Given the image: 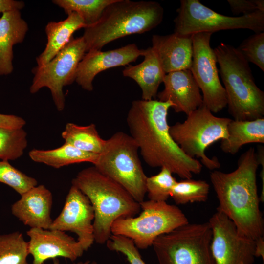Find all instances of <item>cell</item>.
Instances as JSON below:
<instances>
[{"instance_id": "6da1fadb", "label": "cell", "mask_w": 264, "mask_h": 264, "mask_svg": "<svg viewBox=\"0 0 264 264\" xmlns=\"http://www.w3.org/2000/svg\"><path fill=\"white\" fill-rule=\"evenodd\" d=\"M173 104L158 100H136L132 102L126 121L130 136L149 166L165 167L180 178H192L198 174L202 164L186 154L169 132L167 117Z\"/></svg>"}, {"instance_id": "7a4b0ae2", "label": "cell", "mask_w": 264, "mask_h": 264, "mask_svg": "<svg viewBox=\"0 0 264 264\" xmlns=\"http://www.w3.org/2000/svg\"><path fill=\"white\" fill-rule=\"evenodd\" d=\"M259 165L257 153L251 147L241 155L235 170H215L210 175L219 202L217 210L227 216L241 234L255 241L264 232L256 183Z\"/></svg>"}, {"instance_id": "3957f363", "label": "cell", "mask_w": 264, "mask_h": 264, "mask_svg": "<svg viewBox=\"0 0 264 264\" xmlns=\"http://www.w3.org/2000/svg\"><path fill=\"white\" fill-rule=\"evenodd\" d=\"M89 200L94 213V241L107 242L116 220L133 217L141 211L140 203L118 183L100 173L94 166L80 171L72 180Z\"/></svg>"}, {"instance_id": "277c9868", "label": "cell", "mask_w": 264, "mask_h": 264, "mask_svg": "<svg viewBox=\"0 0 264 264\" xmlns=\"http://www.w3.org/2000/svg\"><path fill=\"white\" fill-rule=\"evenodd\" d=\"M163 16V8L156 1L115 0L96 23L84 28L86 52L101 50L119 38L151 31L161 23Z\"/></svg>"}, {"instance_id": "5b68a950", "label": "cell", "mask_w": 264, "mask_h": 264, "mask_svg": "<svg viewBox=\"0 0 264 264\" xmlns=\"http://www.w3.org/2000/svg\"><path fill=\"white\" fill-rule=\"evenodd\" d=\"M224 86L229 113L235 120L264 116V93L256 85L249 63L237 48L221 43L214 49Z\"/></svg>"}, {"instance_id": "8992f818", "label": "cell", "mask_w": 264, "mask_h": 264, "mask_svg": "<svg viewBox=\"0 0 264 264\" xmlns=\"http://www.w3.org/2000/svg\"><path fill=\"white\" fill-rule=\"evenodd\" d=\"M135 141L123 132H118L106 140L94 166L102 174L125 189L138 202L146 194L145 175Z\"/></svg>"}, {"instance_id": "52a82bcc", "label": "cell", "mask_w": 264, "mask_h": 264, "mask_svg": "<svg viewBox=\"0 0 264 264\" xmlns=\"http://www.w3.org/2000/svg\"><path fill=\"white\" fill-rule=\"evenodd\" d=\"M232 119L215 116L203 104L188 115L183 122L170 126L169 132L182 151L190 157L200 158L210 170L220 167L216 157H208L205 150L215 142L227 138V126Z\"/></svg>"}, {"instance_id": "ba28073f", "label": "cell", "mask_w": 264, "mask_h": 264, "mask_svg": "<svg viewBox=\"0 0 264 264\" xmlns=\"http://www.w3.org/2000/svg\"><path fill=\"white\" fill-rule=\"evenodd\" d=\"M139 203L142 211L139 216L119 218L111 228V234L131 239L138 249H147L159 236L189 223L176 205L151 200Z\"/></svg>"}, {"instance_id": "9c48e42d", "label": "cell", "mask_w": 264, "mask_h": 264, "mask_svg": "<svg viewBox=\"0 0 264 264\" xmlns=\"http://www.w3.org/2000/svg\"><path fill=\"white\" fill-rule=\"evenodd\" d=\"M209 222L183 225L153 243L159 264H214Z\"/></svg>"}, {"instance_id": "30bf717a", "label": "cell", "mask_w": 264, "mask_h": 264, "mask_svg": "<svg viewBox=\"0 0 264 264\" xmlns=\"http://www.w3.org/2000/svg\"><path fill=\"white\" fill-rule=\"evenodd\" d=\"M174 20V33L190 36L200 32L213 33L220 30L246 29L254 33L264 31V12L256 11L238 17L218 13L198 0H181Z\"/></svg>"}, {"instance_id": "8fae6325", "label": "cell", "mask_w": 264, "mask_h": 264, "mask_svg": "<svg viewBox=\"0 0 264 264\" xmlns=\"http://www.w3.org/2000/svg\"><path fill=\"white\" fill-rule=\"evenodd\" d=\"M86 53V44L82 36L72 37L49 62L32 69L34 76L30 92L34 94L44 87L47 88L50 90L57 110L62 111L65 106L63 88L75 81L78 64Z\"/></svg>"}, {"instance_id": "7c38bea8", "label": "cell", "mask_w": 264, "mask_h": 264, "mask_svg": "<svg viewBox=\"0 0 264 264\" xmlns=\"http://www.w3.org/2000/svg\"><path fill=\"white\" fill-rule=\"evenodd\" d=\"M212 34L200 32L192 35L193 57L190 70L202 91L203 104L217 113L227 106V99L219 79L216 56L210 46Z\"/></svg>"}, {"instance_id": "4fadbf2b", "label": "cell", "mask_w": 264, "mask_h": 264, "mask_svg": "<svg viewBox=\"0 0 264 264\" xmlns=\"http://www.w3.org/2000/svg\"><path fill=\"white\" fill-rule=\"evenodd\" d=\"M210 250L214 264H253L256 241L238 230L234 222L217 210L210 218Z\"/></svg>"}, {"instance_id": "5bb4252c", "label": "cell", "mask_w": 264, "mask_h": 264, "mask_svg": "<svg viewBox=\"0 0 264 264\" xmlns=\"http://www.w3.org/2000/svg\"><path fill=\"white\" fill-rule=\"evenodd\" d=\"M94 219V210L88 198L72 185L62 210L49 229L75 233L77 241L87 251L95 242Z\"/></svg>"}, {"instance_id": "9a60e30c", "label": "cell", "mask_w": 264, "mask_h": 264, "mask_svg": "<svg viewBox=\"0 0 264 264\" xmlns=\"http://www.w3.org/2000/svg\"><path fill=\"white\" fill-rule=\"evenodd\" d=\"M26 233L30 239L29 254L33 258L32 264H44L46 260L58 257L74 261L85 251L77 240L62 231L33 228Z\"/></svg>"}, {"instance_id": "2e32d148", "label": "cell", "mask_w": 264, "mask_h": 264, "mask_svg": "<svg viewBox=\"0 0 264 264\" xmlns=\"http://www.w3.org/2000/svg\"><path fill=\"white\" fill-rule=\"evenodd\" d=\"M145 49L135 44L106 51L92 50L86 52L78 64L75 81L87 91L93 89V81L100 72L112 67L128 65L143 56Z\"/></svg>"}, {"instance_id": "e0dca14e", "label": "cell", "mask_w": 264, "mask_h": 264, "mask_svg": "<svg viewBox=\"0 0 264 264\" xmlns=\"http://www.w3.org/2000/svg\"><path fill=\"white\" fill-rule=\"evenodd\" d=\"M164 89L157 93L158 100L170 101L176 113L188 115L203 104L200 89L190 69L166 74Z\"/></svg>"}, {"instance_id": "ac0fdd59", "label": "cell", "mask_w": 264, "mask_h": 264, "mask_svg": "<svg viewBox=\"0 0 264 264\" xmlns=\"http://www.w3.org/2000/svg\"><path fill=\"white\" fill-rule=\"evenodd\" d=\"M11 206L12 214L31 228L48 229L52 222L53 197L44 185H37L22 195Z\"/></svg>"}, {"instance_id": "d6986e66", "label": "cell", "mask_w": 264, "mask_h": 264, "mask_svg": "<svg viewBox=\"0 0 264 264\" xmlns=\"http://www.w3.org/2000/svg\"><path fill=\"white\" fill-rule=\"evenodd\" d=\"M152 44L166 74L190 69L193 57L192 35L182 36L175 33L154 35Z\"/></svg>"}, {"instance_id": "ffe728a7", "label": "cell", "mask_w": 264, "mask_h": 264, "mask_svg": "<svg viewBox=\"0 0 264 264\" xmlns=\"http://www.w3.org/2000/svg\"><path fill=\"white\" fill-rule=\"evenodd\" d=\"M28 30L19 10L3 13L0 18V76L12 72L13 47L23 41Z\"/></svg>"}, {"instance_id": "44dd1931", "label": "cell", "mask_w": 264, "mask_h": 264, "mask_svg": "<svg viewBox=\"0 0 264 264\" xmlns=\"http://www.w3.org/2000/svg\"><path fill=\"white\" fill-rule=\"evenodd\" d=\"M143 61L135 66L129 65L122 71L124 76L134 80L142 90L144 100L154 99L158 89L166 74L154 50L149 47L145 49Z\"/></svg>"}, {"instance_id": "7402d4cb", "label": "cell", "mask_w": 264, "mask_h": 264, "mask_svg": "<svg viewBox=\"0 0 264 264\" xmlns=\"http://www.w3.org/2000/svg\"><path fill=\"white\" fill-rule=\"evenodd\" d=\"M64 20L50 22L45 27L47 43L44 50L36 58L38 66L52 60L70 41L73 34L86 26L82 18L75 12L67 15Z\"/></svg>"}, {"instance_id": "603a6c76", "label": "cell", "mask_w": 264, "mask_h": 264, "mask_svg": "<svg viewBox=\"0 0 264 264\" xmlns=\"http://www.w3.org/2000/svg\"><path fill=\"white\" fill-rule=\"evenodd\" d=\"M227 132L228 137L221 140L220 148L225 153L234 154L245 144L264 143V118L250 121L231 120Z\"/></svg>"}, {"instance_id": "cb8c5ba5", "label": "cell", "mask_w": 264, "mask_h": 264, "mask_svg": "<svg viewBox=\"0 0 264 264\" xmlns=\"http://www.w3.org/2000/svg\"><path fill=\"white\" fill-rule=\"evenodd\" d=\"M28 154L33 161L55 168L82 162H90L94 165L99 156V154L80 150L65 142L62 146L53 149H34L29 152Z\"/></svg>"}, {"instance_id": "d4e9b609", "label": "cell", "mask_w": 264, "mask_h": 264, "mask_svg": "<svg viewBox=\"0 0 264 264\" xmlns=\"http://www.w3.org/2000/svg\"><path fill=\"white\" fill-rule=\"evenodd\" d=\"M61 136L64 142L83 151L97 154L102 152L106 141L100 137L95 125L93 123L80 126L68 123Z\"/></svg>"}, {"instance_id": "484cf974", "label": "cell", "mask_w": 264, "mask_h": 264, "mask_svg": "<svg viewBox=\"0 0 264 264\" xmlns=\"http://www.w3.org/2000/svg\"><path fill=\"white\" fill-rule=\"evenodd\" d=\"M115 0H54L66 14L75 12L83 20L86 27L96 23L106 8ZM85 27V28H86Z\"/></svg>"}, {"instance_id": "4316f807", "label": "cell", "mask_w": 264, "mask_h": 264, "mask_svg": "<svg viewBox=\"0 0 264 264\" xmlns=\"http://www.w3.org/2000/svg\"><path fill=\"white\" fill-rule=\"evenodd\" d=\"M28 242L16 231L0 235V264H29Z\"/></svg>"}, {"instance_id": "83f0119b", "label": "cell", "mask_w": 264, "mask_h": 264, "mask_svg": "<svg viewBox=\"0 0 264 264\" xmlns=\"http://www.w3.org/2000/svg\"><path fill=\"white\" fill-rule=\"evenodd\" d=\"M209 188L205 181L184 179L176 182L170 197L177 204L205 202L208 198Z\"/></svg>"}, {"instance_id": "f1b7e54d", "label": "cell", "mask_w": 264, "mask_h": 264, "mask_svg": "<svg viewBox=\"0 0 264 264\" xmlns=\"http://www.w3.org/2000/svg\"><path fill=\"white\" fill-rule=\"evenodd\" d=\"M27 135L23 128L0 127V159L14 160L22 156L27 146Z\"/></svg>"}, {"instance_id": "f546056e", "label": "cell", "mask_w": 264, "mask_h": 264, "mask_svg": "<svg viewBox=\"0 0 264 264\" xmlns=\"http://www.w3.org/2000/svg\"><path fill=\"white\" fill-rule=\"evenodd\" d=\"M176 182L172 172L165 167L161 168L157 174L147 177L146 188L149 200L166 202Z\"/></svg>"}, {"instance_id": "4dcf8cb0", "label": "cell", "mask_w": 264, "mask_h": 264, "mask_svg": "<svg viewBox=\"0 0 264 264\" xmlns=\"http://www.w3.org/2000/svg\"><path fill=\"white\" fill-rule=\"evenodd\" d=\"M0 182L11 187L20 195L38 184L35 178L25 174L5 160L0 161Z\"/></svg>"}, {"instance_id": "1f68e13d", "label": "cell", "mask_w": 264, "mask_h": 264, "mask_svg": "<svg viewBox=\"0 0 264 264\" xmlns=\"http://www.w3.org/2000/svg\"><path fill=\"white\" fill-rule=\"evenodd\" d=\"M246 61L264 71V32L255 33L244 40L237 48Z\"/></svg>"}, {"instance_id": "d6a6232c", "label": "cell", "mask_w": 264, "mask_h": 264, "mask_svg": "<svg viewBox=\"0 0 264 264\" xmlns=\"http://www.w3.org/2000/svg\"><path fill=\"white\" fill-rule=\"evenodd\" d=\"M106 244L110 250L125 255L130 264H146L142 259L138 249L129 238L111 234Z\"/></svg>"}, {"instance_id": "836d02e7", "label": "cell", "mask_w": 264, "mask_h": 264, "mask_svg": "<svg viewBox=\"0 0 264 264\" xmlns=\"http://www.w3.org/2000/svg\"><path fill=\"white\" fill-rule=\"evenodd\" d=\"M231 11L235 14L242 15L256 11L264 12V0H227Z\"/></svg>"}, {"instance_id": "e575fe53", "label": "cell", "mask_w": 264, "mask_h": 264, "mask_svg": "<svg viewBox=\"0 0 264 264\" xmlns=\"http://www.w3.org/2000/svg\"><path fill=\"white\" fill-rule=\"evenodd\" d=\"M25 125V120L20 116L0 113V127L23 128Z\"/></svg>"}, {"instance_id": "d590c367", "label": "cell", "mask_w": 264, "mask_h": 264, "mask_svg": "<svg viewBox=\"0 0 264 264\" xmlns=\"http://www.w3.org/2000/svg\"><path fill=\"white\" fill-rule=\"evenodd\" d=\"M25 6L22 1L14 0H0V13L19 10L22 9Z\"/></svg>"}, {"instance_id": "8d00e7d4", "label": "cell", "mask_w": 264, "mask_h": 264, "mask_svg": "<svg viewBox=\"0 0 264 264\" xmlns=\"http://www.w3.org/2000/svg\"><path fill=\"white\" fill-rule=\"evenodd\" d=\"M255 257H262L264 262V236L256 240Z\"/></svg>"}, {"instance_id": "74e56055", "label": "cell", "mask_w": 264, "mask_h": 264, "mask_svg": "<svg viewBox=\"0 0 264 264\" xmlns=\"http://www.w3.org/2000/svg\"><path fill=\"white\" fill-rule=\"evenodd\" d=\"M50 264H60L59 260L57 258L53 259V263ZM74 264H96L95 262L87 261L84 262H79Z\"/></svg>"}]
</instances>
